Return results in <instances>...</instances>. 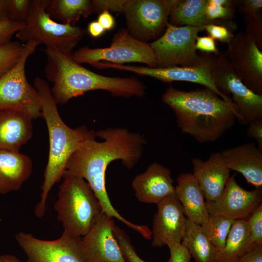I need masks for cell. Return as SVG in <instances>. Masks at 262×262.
<instances>
[{
    "instance_id": "cell-9",
    "label": "cell",
    "mask_w": 262,
    "mask_h": 262,
    "mask_svg": "<svg viewBox=\"0 0 262 262\" xmlns=\"http://www.w3.org/2000/svg\"><path fill=\"white\" fill-rule=\"evenodd\" d=\"M74 60L80 64L106 61L123 65L125 63L137 62L148 67H157L153 49L149 43L133 37L126 29L120 30L114 36L110 47L90 48L84 47L72 52Z\"/></svg>"
},
{
    "instance_id": "cell-13",
    "label": "cell",
    "mask_w": 262,
    "mask_h": 262,
    "mask_svg": "<svg viewBox=\"0 0 262 262\" xmlns=\"http://www.w3.org/2000/svg\"><path fill=\"white\" fill-rule=\"evenodd\" d=\"M15 238L26 255V262H84L81 246L82 237H75L63 231L56 240H44L21 231Z\"/></svg>"
},
{
    "instance_id": "cell-20",
    "label": "cell",
    "mask_w": 262,
    "mask_h": 262,
    "mask_svg": "<svg viewBox=\"0 0 262 262\" xmlns=\"http://www.w3.org/2000/svg\"><path fill=\"white\" fill-rule=\"evenodd\" d=\"M230 170L241 173L255 188L262 186V151L254 143H246L221 152Z\"/></svg>"
},
{
    "instance_id": "cell-11",
    "label": "cell",
    "mask_w": 262,
    "mask_h": 262,
    "mask_svg": "<svg viewBox=\"0 0 262 262\" xmlns=\"http://www.w3.org/2000/svg\"><path fill=\"white\" fill-rule=\"evenodd\" d=\"M216 56L205 55L199 65L191 66H174L152 68L130 65H119L109 62H98L96 67L99 69L114 68L133 72L140 76L151 77L164 82L184 81L202 85L227 102H232L229 96L222 93L216 87L213 77V68Z\"/></svg>"
},
{
    "instance_id": "cell-30",
    "label": "cell",
    "mask_w": 262,
    "mask_h": 262,
    "mask_svg": "<svg viewBox=\"0 0 262 262\" xmlns=\"http://www.w3.org/2000/svg\"><path fill=\"white\" fill-rule=\"evenodd\" d=\"M114 233L126 262H146L138 256L129 237L115 224L114 228ZM165 262L169 261L168 260Z\"/></svg>"
},
{
    "instance_id": "cell-16",
    "label": "cell",
    "mask_w": 262,
    "mask_h": 262,
    "mask_svg": "<svg viewBox=\"0 0 262 262\" xmlns=\"http://www.w3.org/2000/svg\"><path fill=\"white\" fill-rule=\"evenodd\" d=\"M229 178L220 196L213 201H206L209 215H219L232 220L246 219L261 204L262 188L248 191L241 187L235 179Z\"/></svg>"
},
{
    "instance_id": "cell-34",
    "label": "cell",
    "mask_w": 262,
    "mask_h": 262,
    "mask_svg": "<svg viewBox=\"0 0 262 262\" xmlns=\"http://www.w3.org/2000/svg\"><path fill=\"white\" fill-rule=\"evenodd\" d=\"M246 25V32L250 35L261 49L262 45V25L257 14L244 15Z\"/></svg>"
},
{
    "instance_id": "cell-29",
    "label": "cell",
    "mask_w": 262,
    "mask_h": 262,
    "mask_svg": "<svg viewBox=\"0 0 262 262\" xmlns=\"http://www.w3.org/2000/svg\"><path fill=\"white\" fill-rule=\"evenodd\" d=\"M24 47V44L18 41H11L0 46V77L16 64Z\"/></svg>"
},
{
    "instance_id": "cell-1",
    "label": "cell",
    "mask_w": 262,
    "mask_h": 262,
    "mask_svg": "<svg viewBox=\"0 0 262 262\" xmlns=\"http://www.w3.org/2000/svg\"><path fill=\"white\" fill-rule=\"evenodd\" d=\"M96 139L82 143L68 160L63 177L74 176L82 178L89 184L98 199L102 211L114 216L117 211L113 207L106 191L105 173L110 163L121 161L128 169L140 160L147 141L144 135L123 128H108L95 131Z\"/></svg>"
},
{
    "instance_id": "cell-24",
    "label": "cell",
    "mask_w": 262,
    "mask_h": 262,
    "mask_svg": "<svg viewBox=\"0 0 262 262\" xmlns=\"http://www.w3.org/2000/svg\"><path fill=\"white\" fill-rule=\"evenodd\" d=\"M171 1L169 17L174 25L192 26L203 30L210 24L223 25L235 28L233 24L225 22L226 20H211L205 13L206 0H173Z\"/></svg>"
},
{
    "instance_id": "cell-46",
    "label": "cell",
    "mask_w": 262,
    "mask_h": 262,
    "mask_svg": "<svg viewBox=\"0 0 262 262\" xmlns=\"http://www.w3.org/2000/svg\"><path fill=\"white\" fill-rule=\"evenodd\" d=\"M0 262H26L22 261L14 255L4 254L0 255Z\"/></svg>"
},
{
    "instance_id": "cell-26",
    "label": "cell",
    "mask_w": 262,
    "mask_h": 262,
    "mask_svg": "<svg viewBox=\"0 0 262 262\" xmlns=\"http://www.w3.org/2000/svg\"><path fill=\"white\" fill-rule=\"evenodd\" d=\"M181 241L195 262H215L219 251L206 237L200 225L187 218Z\"/></svg>"
},
{
    "instance_id": "cell-44",
    "label": "cell",
    "mask_w": 262,
    "mask_h": 262,
    "mask_svg": "<svg viewBox=\"0 0 262 262\" xmlns=\"http://www.w3.org/2000/svg\"><path fill=\"white\" fill-rule=\"evenodd\" d=\"M89 33L93 37H98L101 36L105 30L97 20L90 22L87 27Z\"/></svg>"
},
{
    "instance_id": "cell-5",
    "label": "cell",
    "mask_w": 262,
    "mask_h": 262,
    "mask_svg": "<svg viewBox=\"0 0 262 262\" xmlns=\"http://www.w3.org/2000/svg\"><path fill=\"white\" fill-rule=\"evenodd\" d=\"M59 187L54 208L64 232L81 238L90 230L102 208L94 191L82 178L66 176Z\"/></svg>"
},
{
    "instance_id": "cell-4",
    "label": "cell",
    "mask_w": 262,
    "mask_h": 262,
    "mask_svg": "<svg viewBox=\"0 0 262 262\" xmlns=\"http://www.w3.org/2000/svg\"><path fill=\"white\" fill-rule=\"evenodd\" d=\"M33 85L39 95L42 115L47 125L49 139L48 160L41 187L40 199L34 209L35 215L41 218L46 212L49 193L63 178L69 157L82 143L96 139V136L95 131L85 125L72 129L63 121L50 88L45 80L36 77Z\"/></svg>"
},
{
    "instance_id": "cell-45",
    "label": "cell",
    "mask_w": 262,
    "mask_h": 262,
    "mask_svg": "<svg viewBox=\"0 0 262 262\" xmlns=\"http://www.w3.org/2000/svg\"><path fill=\"white\" fill-rule=\"evenodd\" d=\"M8 0H0V22L8 19Z\"/></svg>"
},
{
    "instance_id": "cell-39",
    "label": "cell",
    "mask_w": 262,
    "mask_h": 262,
    "mask_svg": "<svg viewBox=\"0 0 262 262\" xmlns=\"http://www.w3.org/2000/svg\"><path fill=\"white\" fill-rule=\"evenodd\" d=\"M195 48L196 50H200L207 53H218L214 39L211 36H197L196 41Z\"/></svg>"
},
{
    "instance_id": "cell-36",
    "label": "cell",
    "mask_w": 262,
    "mask_h": 262,
    "mask_svg": "<svg viewBox=\"0 0 262 262\" xmlns=\"http://www.w3.org/2000/svg\"><path fill=\"white\" fill-rule=\"evenodd\" d=\"M24 22L6 19L0 22V46L10 41L13 35L21 30Z\"/></svg>"
},
{
    "instance_id": "cell-42",
    "label": "cell",
    "mask_w": 262,
    "mask_h": 262,
    "mask_svg": "<svg viewBox=\"0 0 262 262\" xmlns=\"http://www.w3.org/2000/svg\"><path fill=\"white\" fill-rule=\"evenodd\" d=\"M242 14L258 13L262 7V0H238Z\"/></svg>"
},
{
    "instance_id": "cell-40",
    "label": "cell",
    "mask_w": 262,
    "mask_h": 262,
    "mask_svg": "<svg viewBox=\"0 0 262 262\" xmlns=\"http://www.w3.org/2000/svg\"><path fill=\"white\" fill-rule=\"evenodd\" d=\"M249 125L246 132L247 136L255 139L259 149L262 151V117L253 120Z\"/></svg>"
},
{
    "instance_id": "cell-37",
    "label": "cell",
    "mask_w": 262,
    "mask_h": 262,
    "mask_svg": "<svg viewBox=\"0 0 262 262\" xmlns=\"http://www.w3.org/2000/svg\"><path fill=\"white\" fill-rule=\"evenodd\" d=\"M95 13L104 11L123 12L126 0H93Z\"/></svg>"
},
{
    "instance_id": "cell-10",
    "label": "cell",
    "mask_w": 262,
    "mask_h": 262,
    "mask_svg": "<svg viewBox=\"0 0 262 262\" xmlns=\"http://www.w3.org/2000/svg\"><path fill=\"white\" fill-rule=\"evenodd\" d=\"M217 88L223 94L232 96L237 119L240 123L250 124L262 117V95H259L243 82L224 53L217 54L213 68Z\"/></svg>"
},
{
    "instance_id": "cell-12",
    "label": "cell",
    "mask_w": 262,
    "mask_h": 262,
    "mask_svg": "<svg viewBox=\"0 0 262 262\" xmlns=\"http://www.w3.org/2000/svg\"><path fill=\"white\" fill-rule=\"evenodd\" d=\"M170 0H126L123 13L129 33L146 42L164 33L168 23Z\"/></svg>"
},
{
    "instance_id": "cell-19",
    "label": "cell",
    "mask_w": 262,
    "mask_h": 262,
    "mask_svg": "<svg viewBox=\"0 0 262 262\" xmlns=\"http://www.w3.org/2000/svg\"><path fill=\"white\" fill-rule=\"evenodd\" d=\"M193 173L204 194L206 201H213L222 193L230 177V170L221 153H212L203 161L199 158L192 160Z\"/></svg>"
},
{
    "instance_id": "cell-32",
    "label": "cell",
    "mask_w": 262,
    "mask_h": 262,
    "mask_svg": "<svg viewBox=\"0 0 262 262\" xmlns=\"http://www.w3.org/2000/svg\"><path fill=\"white\" fill-rule=\"evenodd\" d=\"M254 244L262 243V204L261 203L246 219Z\"/></svg>"
},
{
    "instance_id": "cell-31",
    "label": "cell",
    "mask_w": 262,
    "mask_h": 262,
    "mask_svg": "<svg viewBox=\"0 0 262 262\" xmlns=\"http://www.w3.org/2000/svg\"><path fill=\"white\" fill-rule=\"evenodd\" d=\"M31 0H8V19L24 22L27 18Z\"/></svg>"
},
{
    "instance_id": "cell-43",
    "label": "cell",
    "mask_w": 262,
    "mask_h": 262,
    "mask_svg": "<svg viewBox=\"0 0 262 262\" xmlns=\"http://www.w3.org/2000/svg\"><path fill=\"white\" fill-rule=\"evenodd\" d=\"M97 21L105 31L112 29L115 25L114 17L108 11L99 14Z\"/></svg>"
},
{
    "instance_id": "cell-35",
    "label": "cell",
    "mask_w": 262,
    "mask_h": 262,
    "mask_svg": "<svg viewBox=\"0 0 262 262\" xmlns=\"http://www.w3.org/2000/svg\"><path fill=\"white\" fill-rule=\"evenodd\" d=\"M209 36L214 39L229 44L234 36L232 30L229 27L216 24H210L205 26L203 29Z\"/></svg>"
},
{
    "instance_id": "cell-38",
    "label": "cell",
    "mask_w": 262,
    "mask_h": 262,
    "mask_svg": "<svg viewBox=\"0 0 262 262\" xmlns=\"http://www.w3.org/2000/svg\"><path fill=\"white\" fill-rule=\"evenodd\" d=\"M167 246L170 252L169 262H191L190 254L181 243L172 244Z\"/></svg>"
},
{
    "instance_id": "cell-27",
    "label": "cell",
    "mask_w": 262,
    "mask_h": 262,
    "mask_svg": "<svg viewBox=\"0 0 262 262\" xmlns=\"http://www.w3.org/2000/svg\"><path fill=\"white\" fill-rule=\"evenodd\" d=\"M46 12L52 19L72 26H75L81 16L86 17L95 13L90 0H51Z\"/></svg>"
},
{
    "instance_id": "cell-28",
    "label": "cell",
    "mask_w": 262,
    "mask_h": 262,
    "mask_svg": "<svg viewBox=\"0 0 262 262\" xmlns=\"http://www.w3.org/2000/svg\"><path fill=\"white\" fill-rule=\"evenodd\" d=\"M234 221L222 216L209 215L207 220L200 226L206 237L219 251L224 247Z\"/></svg>"
},
{
    "instance_id": "cell-23",
    "label": "cell",
    "mask_w": 262,
    "mask_h": 262,
    "mask_svg": "<svg viewBox=\"0 0 262 262\" xmlns=\"http://www.w3.org/2000/svg\"><path fill=\"white\" fill-rule=\"evenodd\" d=\"M33 119L16 111H0V150L19 151L32 137Z\"/></svg>"
},
{
    "instance_id": "cell-21",
    "label": "cell",
    "mask_w": 262,
    "mask_h": 262,
    "mask_svg": "<svg viewBox=\"0 0 262 262\" xmlns=\"http://www.w3.org/2000/svg\"><path fill=\"white\" fill-rule=\"evenodd\" d=\"M33 162L19 151L0 150V195L19 190L30 177Z\"/></svg>"
},
{
    "instance_id": "cell-17",
    "label": "cell",
    "mask_w": 262,
    "mask_h": 262,
    "mask_svg": "<svg viewBox=\"0 0 262 262\" xmlns=\"http://www.w3.org/2000/svg\"><path fill=\"white\" fill-rule=\"evenodd\" d=\"M186 217L176 194L157 204L151 230V246L162 247L181 243L186 227Z\"/></svg>"
},
{
    "instance_id": "cell-8",
    "label": "cell",
    "mask_w": 262,
    "mask_h": 262,
    "mask_svg": "<svg viewBox=\"0 0 262 262\" xmlns=\"http://www.w3.org/2000/svg\"><path fill=\"white\" fill-rule=\"evenodd\" d=\"M200 31L198 28L178 26L168 22L163 34L149 43L154 53L156 67L200 64L206 55H198L195 48L196 38Z\"/></svg>"
},
{
    "instance_id": "cell-25",
    "label": "cell",
    "mask_w": 262,
    "mask_h": 262,
    "mask_svg": "<svg viewBox=\"0 0 262 262\" xmlns=\"http://www.w3.org/2000/svg\"><path fill=\"white\" fill-rule=\"evenodd\" d=\"M253 243L246 219L234 220L215 262H231L249 251Z\"/></svg>"
},
{
    "instance_id": "cell-22",
    "label": "cell",
    "mask_w": 262,
    "mask_h": 262,
    "mask_svg": "<svg viewBox=\"0 0 262 262\" xmlns=\"http://www.w3.org/2000/svg\"><path fill=\"white\" fill-rule=\"evenodd\" d=\"M175 194L186 218L200 225L209 216L202 190L192 173H182L177 179Z\"/></svg>"
},
{
    "instance_id": "cell-3",
    "label": "cell",
    "mask_w": 262,
    "mask_h": 262,
    "mask_svg": "<svg viewBox=\"0 0 262 262\" xmlns=\"http://www.w3.org/2000/svg\"><path fill=\"white\" fill-rule=\"evenodd\" d=\"M44 73L53 83L51 93L57 104H65L87 92L103 90L125 98L145 94L144 84L134 77H111L96 73L76 62L72 52L46 47Z\"/></svg>"
},
{
    "instance_id": "cell-7",
    "label": "cell",
    "mask_w": 262,
    "mask_h": 262,
    "mask_svg": "<svg viewBox=\"0 0 262 262\" xmlns=\"http://www.w3.org/2000/svg\"><path fill=\"white\" fill-rule=\"evenodd\" d=\"M39 45L34 41L26 42L18 61L0 77V111L20 112L33 119L42 117L39 94L28 82L25 73L27 59Z\"/></svg>"
},
{
    "instance_id": "cell-14",
    "label": "cell",
    "mask_w": 262,
    "mask_h": 262,
    "mask_svg": "<svg viewBox=\"0 0 262 262\" xmlns=\"http://www.w3.org/2000/svg\"><path fill=\"white\" fill-rule=\"evenodd\" d=\"M256 41L246 32H239L224 53L244 84L262 95V52Z\"/></svg>"
},
{
    "instance_id": "cell-2",
    "label": "cell",
    "mask_w": 262,
    "mask_h": 262,
    "mask_svg": "<svg viewBox=\"0 0 262 262\" xmlns=\"http://www.w3.org/2000/svg\"><path fill=\"white\" fill-rule=\"evenodd\" d=\"M162 99L174 113L181 131L201 143L217 140L233 127L237 118L232 102L207 88L184 91L170 87Z\"/></svg>"
},
{
    "instance_id": "cell-33",
    "label": "cell",
    "mask_w": 262,
    "mask_h": 262,
    "mask_svg": "<svg viewBox=\"0 0 262 262\" xmlns=\"http://www.w3.org/2000/svg\"><path fill=\"white\" fill-rule=\"evenodd\" d=\"M205 13L211 20H229L234 17V7L223 6L206 0Z\"/></svg>"
},
{
    "instance_id": "cell-15",
    "label": "cell",
    "mask_w": 262,
    "mask_h": 262,
    "mask_svg": "<svg viewBox=\"0 0 262 262\" xmlns=\"http://www.w3.org/2000/svg\"><path fill=\"white\" fill-rule=\"evenodd\" d=\"M115 225L113 217L102 212L81 238L84 262H126L114 233Z\"/></svg>"
},
{
    "instance_id": "cell-18",
    "label": "cell",
    "mask_w": 262,
    "mask_h": 262,
    "mask_svg": "<svg viewBox=\"0 0 262 262\" xmlns=\"http://www.w3.org/2000/svg\"><path fill=\"white\" fill-rule=\"evenodd\" d=\"M173 183L170 170L154 162L144 172L134 178L131 187L139 201L157 205L175 193V186Z\"/></svg>"
},
{
    "instance_id": "cell-41",
    "label": "cell",
    "mask_w": 262,
    "mask_h": 262,
    "mask_svg": "<svg viewBox=\"0 0 262 262\" xmlns=\"http://www.w3.org/2000/svg\"><path fill=\"white\" fill-rule=\"evenodd\" d=\"M231 262H262V243L255 245L249 251Z\"/></svg>"
},
{
    "instance_id": "cell-6",
    "label": "cell",
    "mask_w": 262,
    "mask_h": 262,
    "mask_svg": "<svg viewBox=\"0 0 262 262\" xmlns=\"http://www.w3.org/2000/svg\"><path fill=\"white\" fill-rule=\"evenodd\" d=\"M51 0H31L23 28L16 33L22 42L34 41L46 47L72 51L86 32L84 29L53 20L46 12Z\"/></svg>"
}]
</instances>
